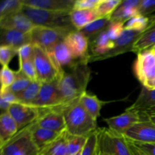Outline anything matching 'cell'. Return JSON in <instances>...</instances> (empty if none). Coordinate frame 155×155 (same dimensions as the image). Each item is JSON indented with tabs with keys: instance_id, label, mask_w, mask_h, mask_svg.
Listing matches in <instances>:
<instances>
[{
	"instance_id": "obj_1",
	"label": "cell",
	"mask_w": 155,
	"mask_h": 155,
	"mask_svg": "<svg viewBox=\"0 0 155 155\" xmlns=\"http://www.w3.org/2000/svg\"><path fill=\"white\" fill-rule=\"evenodd\" d=\"M88 64L87 60H77L67 68V71L64 70L59 83L64 107L80 98L86 92L91 79Z\"/></svg>"
},
{
	"instance_id": "obj_2",
	"label": "cell",
	"mask_w": 155,
	"mask_h": 155,
	"mask_svg": "<svg viewBox=\"0 0 155 155\" xmlns=\"http://www.w3.org/2000/svg\"><path fill=\"white\" fill-rule=\"evenodd\" d=\"M66 131L69 135L89 136L97 130L95 120L81 104L80 98L63 109Z\"/></svg>"
},
{
	"instance_id": "obj_3",
	"label": "cell",
	"mask_w": 155,
	"mask_h": 155,
	"mask_svg": "<svg viewBox=\"0 0 155 155\" xmlns=\"http://www.w3.org/2000/svg\"><path fill=\"white\" fill-rule=\"evenodd\" d=\"M22 12L35 26L60 30L68 35L77 31L70 18V13L42 10L24 5Z\"/></svg>"
},
{
	"instance_id": "obj_4",
	"label": "cell",
	"mask_w": 155,
	"mask_h": 155,
	"mask_svg": "<svg viewBox=\"0 0 155 155\" xmlns=\"http://www.w3.org/2000/svg\"><path fill=\"white\" fill-rule=\"evenodd\" d=\"M100 155H139L131 141L109 128H98Z\"/></svg>"
},
{
	"instance_id": "obj_5",
	"label": "cell",
	"mask_w": 155,
	"mask_h": 155,
	"mask_svg": "<svg viewBox=\"0 0 155 155\" xmlns=\"http://www.w3.org/2000/svg\"><path fill=\"white\" fill-rule=\"evenodd\" d=\"M32 124L20 130L8 143L0 148L3 155H46L33 142L31 136Z\"/></svg>"
},
{
	"instance_id": "obj_6",
	"label": "cell",
	"mask_w": 155,
	"mask_h": 155,
	"mask_svg": "<svg viewBox=\"0 0 155 155\" xmlns=\"http://www.w3.org/2000/svg\"><path fill=\"white\" fill-rule=\"evenodd\" d=\"M33 61L37 80L41 83L59 80L64 73V71L56 64L51 54L37 45H34Z\"/></svg>"
},
{
	"instance_id": "obj_7",
	"label": "cell",
	"mask_w": 155,
	"mask_h": 155,
	"mask_svg": "<svg viewBox=\"0 0 155 155\" xmlns=\"http://www.w3.org/2000/svg\"><path fill=\"white\" fill-rule=\"evenodd\" d=\"M60 80L59 79L50 83H42L39 95L31 106L40 110L54 108L63 110L64 106L59 86Z\"/></svg>"
},
{
	"instance_id": "obj_8",
	"label": "cell",
	"mask_w": 155,
	"mask_h": 155,
	"mask_svg": "<svg viewBox=\"0 0 155 155\" xmlns=\"http://www.w3.org/2000/svg\"><path fill=\"white\" fill-rule=\"evenodd\" d=\"M67 36L66 33L60 30L39 26H35L30 31L32 44L40 47L48 53L59 42L64 40Z\"/></svg>"
},
{
	"instance_id": "obj_9",
	"label": "cell",
	"mask_w": 155,
	"mask_h": 155,
	"mask_svg": "<svg viewBox=\"0 0 155 155\" xmlns=\"http://www.w3.org/2000/svg\"><path fill=\"white\" fill-rule=\"evenodd\" d=\"M142 33V32L124 30L121 36L116 41H114V45L111 50H110L106 54L101 56H98V57H92L89 55V63L92 61H102L104 59L110 58L115 57L119 54L132 51L133 45L136 41L139 39Z\"/></svg>"
},
{
	"instance_id": "obj_10",
	"label": "cell",
	"mask_w": 155,
	"mask_h": 155,
	"mask_svg": "<svg viewBox=\"0 0 155 155\" xmlns=\"http://www.w3.org/2000/svg\"><path fill=\"white\" fill-rule=\"evenodd\" d=\"M146 119L147 117L144 112L127 108V110L121 114L110 118H105L104 120L107 124L108 128L112 131L124 134L133 125Z\"/></svg>"
},
{
	"instance_id": "obj_11",
	"label": "cell",
	"mask_w": 155,
	"mask_h": 155,
	"mask_svg": "<svg viewBox=\"0 0 155 155\" xmlns=\"http://www.w3.org/2000/svg\"><path fill=\"white\" fill-rule=\"evenodd\" d=\"M136 77L145 86L148 81L155 78V52L148 50L138 54L133 67Z\"/></svg>"
},
{
	"instance_id": "obj_12",
	"label": "cell",
	"mask_w": 155,
	"mask_h": 155,
	"mask_svg": "<svg viewBox=\"0 0 155 155\" xmlns=\"http://www.w3.org/2000/svg\"><path fill=\"white\" fill-rule=\"evenodd\" d=\"M39 110V116L36 121L39 127L58 133L66 132V124L62 109Z\"/></svg>"
},
{
	"instance_id": "obj_13",
	"label": "cell",
	"mask_w": 155,
	"mask_h": 155,
	"mask_svg": "<svg viewBox=\"0 0 155 155\" xmlns=\"http://www.w3.org/2000/svg\"><path fill=\"white\" fill-rule=\"evenodd\" d=\"M8 114L15 121L20 131L36 122L39 116V110L33 106L17 102L11 105Z\"/></svg>"
},
{
	"instance_id": "obj_14",
	"label": "cell",
	"mask_w": 155,
	"mask_h": 155,
	"mask_svg": "<svg viewBox=\"0 0 155 155\" xmlns=\"http://www.w3.org/2000/svg\"><path fill=\"white\" fill-rule=\"evenodd\" d=\"M130 141L145 143H155V124L148 119L130 127L124 133Z\"/></svg>"
},
{
	"instance_id": "obj_15",
	"label": "cell",
	"mask_w": 155,
	"mask_h": 155,
	"mask_svg": "<svg viewBox=\"0 0 155 155\" xmlns=\"http://www.w3.org/2000/svg\"><path fill=\"white\" fill-rule=\"evenodd\" d=\"M64 42L69 47L75 60H87L89 61V42L79 30L69 33Z\"/></svg>"
},
{
	"instance_id": "obj_16",
	"label": "cell",
	"mask_w": 155,
	"mask_h": 155,
	"mask_svg": "<svg viewBox=\"0 0 155 155\" xmlns=\"http://www.w3.org/2000/svg\"><path fill=\"white\" fill-rule=\"evenodd\" d=\"M66 133L67 131L58 133L42 128L37 125L36 122L32 124L31 136L33 142L39 149L46 151L47 154L53 144L61 139Z\"/></svg>"
},
{
	"instance_id": "obj_17",
	"label": "cell",
	"mask_w": 155,
	"mask_h": 155,
	"mask_svg": "<svg viewBox=\"0 0 155 155\" xmlns=\"http://www.w3.org/2000/svg\"><path fill=\"white\" fill-rule=\"evenodd\" d=\"M24 5L42 10L71 13L75 0H21Z\"/></svg>"
},
{
	"instance_id": "obj_18",
	"label": "cell",
	"mask_w": 155,
	"mask_h": 155,
	"mask_svg": "<svg viewBox=\"0 0 155 155\" xmlns=\"http://www.w3.org/2000/svg\"><path fill=\"white\" fill-rule=\"evenodd\" d=\"M1 30H16L30 33L35 27L31 21L22 12L0 18Z\"/></svg>"
},
{
	"instance_id": "obj_19",
	"label": "cell",
	"mask_w": 155,
	"mask_h": 155,
	"mask_svg": "<svg viewBox=\"0 0 155 155\" xmlns=\"http://www.w3.org/2000/svg\"><path fill=\"white\" fill-rule=\"evenodd\" d=\"M1 45L12 47L18 50L23 45L32 43L30 33H24L16 30H1L0 33Z\"/></svg>"
},
{
	"instance_id": "obj_20",
	"label": "cell",
	"mask_w": 155,
	"mask_h": 155,
	"mask_svg": "<svg viewBox=\"0 0 155 155\" xmlns=\"http://www.w3.org/2000/svg\"><path fill=\"white\" fill-rule=\"evenodd\" d=\"M151 24L142 32L133 47V52L139 54L145 51L151 50L155 46V15L151 18Z\"/></svg>"
},
{
	"instance_id": "obj_21",
	"label": "cell",
	"mask_w": 155,
	"mask_h": 155,
	"mask_svg": "<svg viewBox=\"0 0 155 155\" xmlns=\"http://www.w3.org/2000/svg\"><path fill=\"white\" fill-rule=\"evenodd\" d=\"M128 108L139 112L155 111V89L142 86L137 99Z\"/></svg>"
},
{
	"instance_id": "obj_22",
	"label": "cell",
	"mask_w": 155,
	"mask_h": 155,
	"mask_svg": "<svg viewBox=\"0 0 155 155\" xmlns=\"http://www.w3.org/2000/svg\"><path fill=\"white\" fill-rule=\"evenodd\" d=\"M18 132V126L8 112L2 114L0 115V148L8 143Z\"/></svg>"
},
{
	"instance_id": "obj_23",
	"label": "cell",
	"mask_w": 155,
	"mask_h": 155,
	"mask_svg": "<svg viewBox=\"0 0 155 155\" xmlns=\"http://www.w3.org/2000/svg\"><path fill=\"white\" fill-rule=\"evenodd\" d=\"M49 54L54 58L56 64L62 70H64L65 68L71 66L76 61H77L74 59L69 47L68 46L64 40L61 41L58 45H56L51 52H49Z\"/></svg>"
},
{
	"instance_id": "obj_24",
	"label": "cell",
	"mask_w": 155,
	"mask_h": 155,
	"mask_svg": "<svg viewBox=\"0 0 155 155\" xmlns=\"http://www.w3.org/2000/svg\"><path fill=\"white\" fill-rule=\"evenodd\" d=\"M110 22L111 21H110V17L98 18L79 31L81 32L87 38L90 43L94 39H96L101 33L107 30Z\"/></svg>"
},
{
	"instance_id": "obj_25",
	"label": "cell",
	"mask_w": 155,
	"mask_h": 155,
	"mask_svg": "<svg viewBox=\"0 0 155 155\" xmlns=\"http://www.w3.org/2000/svg\"><path fill=\"white\" fill-rule=\"evenodd\" d=\"M70 18L77 30H80L86 26L98 19L94 9L91 10H73L70 13Z\"/></svg>"
},
{
	"instance_id": "obj_26",
	"label": "cell",
	"mask_w": 155,
	"mask_h": 155,
	"mask_svg": "<svg viewBox=\"0 0 155 155\" xmlns=\"http://www.w3.org/2000/svg\"><path fill=\"white\" fill-rule=\"evenodd\" d=\"M114 42L111 41L107 35V32L104 31L99 35L96 39L89 43L92 57H98L108 52L113 48Z\"/></svg>"
},
{
	"instance_id": "obj_27",
	"label": "cell",
	"mask_w": 155,
	"mask_h": 155,
	"mask_svg": "<svg viewBox=\"0 0 155 155\" xmlns=\"http://www.w3.org/2000/svg\"><path fill=\"white\" fill-rule=\"evenodd\" d=\"M80 101L89 115L97 121V119L101 114V110L104 102L96 95L89 94L86 92L80 97Z\"/></svg>"
},
{
	"instance_id": "obj_28",
	"label": "cell",
	"mask_w": 155,
	"mask_h": 155,
	"mask_svg": "<svg viewBox=\"0 0 155 155\" xmlns=\"http://www.w3.org/2000/svg\"><path fill=\"white\" fill-rule=\"evenodd\" d=\"M41 84L42 83L38 80L32 82L25 90L16 95L18 102L24 104H27V105H31L39 95Z\"/></svg>"
},
{
	"instance_id": "obj_29",
	"label": "cell",
	"mask_w": 155,
	"mask_h": 155,
	"mask_svg": "<svg viewBox=\"0 0 155 155\" xmlns=\"http://www.w3.org/2000/svg\"><path fill=\"white\" fill-rule=\"evenodd\" d=\"M122 0H99L95 8L98 18H108L120 5Z\"/></svg>"
},
{
	"instance_id": "obj_30",
	"label": "cell",
	"mask_w": 155,
	"mask_h": 155,
	"mask_svg": "<svg viewBox=\"0 0 155 155\" xmlns=\"http://www.w3.org/2000/svg\"><path fill=\"white\" fill-rule=\"evenodd\" d=\"M151 18L138 15L130 18L124 24V30L144 32L151 24Z\"/></svg>"
},
{
	"instance_id": "obj_31",
	"label": "cell",
	"mask_w": 155,
	"mask_h": 155,
	"mask_svg": "<svg viewBox=\"0 0 155 155\" xmlns=\"http://www.w3.org/2000/svg\"><path fill=\"white\" fill-rule=\"evenodd\" d=\"M138 15H139L138 8L120 5L110 15V18L111 21H119L125 24L128 20Z\"/></svg>"
},
{
	"instance_id": "obj_32",
	"label": "cell",
	"mask_w": 155,
	"mask_h": 155,
	"mask_svg": "<svg viewBox=\"0 0 155 155\" xmlns=\"http://www.w3.org/2000/svg\"><path fill=\"white\" fill-rule=\"evenodd\" d=\"M67 145L68 153L67 155H75L82 151L87 141L88 136H72L67 133Z\"/></svg>"
},
{
	"instance_id": "obj_33",
	"label": "cell",
	"mask_w": 155,
	"mask_h": 155,
	"mask_svg": "<svg viewBox=\"0 0 155 155\" xmlns=\"http://www.w3.org/2000/svg\"><path fill=\"white\" fill-rule=\"evenodd\" d=\"M21 0H3L0 2V18L22 12Z\"/></svg>"
},
{
	"instance_id": "obj_34",
	"label": "cell",
	"mask_w": 155,
	"mask_h": 155,
	"mask_svg": "<svg viewBox=\"0 0 155 155\" xmlns=\"http://www.w3.org/2000/svg\"><path fill=\"white\" fill-rule=\"evenodd\" d=\"M32 82L33 81L31 80H30L27 76L24 75L21 71L18 70V71H16V78H15L13 84L10 87L4 89V90H7L15 95H18L25 90Z\"/></svg>"
},
{
	"instance_id": "obj_35",
	"label": "cell",
	"mask_w": 155,
	"mask_h": 155,
	"mask_svg": "<svg viewBox=\"0 0 155 155\" xmlns=\"http://www.w3.org/2000/svg\"><path fill=\"white\" fill-rule=\"evenodd\" d=\"M81 155H100L98 147V128L88 136L86 145L82 150Z\"/></svg>"
},
{
	"instance_id": "obj_36",
	"label": "cell",
	"mask_w": 155,
	"mask_h": 155,
	"mask_svg": "<svg viewBox=\"0 0 155 155\" xmlns=\"http://www.w3.org/2000/svg\"><path fill=\"white\" fill-rule=\"evenodd\" d=\"M16 78V71L11 69L8 66L2 68L0 72V80H1V90L8 89L15 82Z\"/></svg>"
},
{
	"instance_id": "obj_37",
	"label": "cell",
	"mask_w": 155,
	"mask_h": 155,
	"mask_svg": "<svg viewBox=\"0 0 155 155\" xmlns=\"http://www.w3.org/2000/svg\"><path fill=\"white\" fill-rule=\"evenodd\" d=\"M67 133H65L61 139L53 144L50 148L47 155H67L68 145H67Z\"/></svg>"
},
{
	"instance_id": "obj_38",
	"label": "cell",
	"mask_w": 155,
	"mask_h": 155,
	"mask_svg": "<svg viewBox=\"0 0 155 155\" xmlns=\"http://www.w3.org/2000/svg\"><path fill=\"white\" fill-rule=\"evenodd\" d=\"M124 30V23L119 22V21H111L106 32L110 40L114 42L121 36Z\"/></svg>"
},
{
	"instance_id": "obj_39",
	"label": "cell",
	"mask_w": 155,
	"mask_h": 155,
	"mask_svg": "<svg viewBox=\"0 0 155 155\" xmlns=\"http://www.w3.org/2000/svg\"><path fill=\"white\" fill-rule=\"evenodd\" d=\"M15 54H18V50L5 45L0 46V63L2 66H8L12 59Z\"/></svg>"
},
{
	"instance_id": "obj_40",
	"label": "cell",
	"mask_w": 155,
	"mask_h": 155,
	"mask_svg": "<svg viewBox=\"0 0 155 155\" xmlns=\"http://www.w3.org/2000/svg\"><path fill=\"white\" fill-rule=\"evenodd\" d=\"M19 71H21L24 75L27 76L32 81H36V80H37L36 68H35L33 59V60L27 61L19 62Z\"/></svg>"
},
{
	"instance_id": "obj_41",
	"label": "cell",
	"mask_w": 155,
	"mask_h": 155,
	"mask_svg": "<svg viewBox=\"0 0 155 155\" xmlns=\"http://www.w3.org/2000/svg\"><path fill=\"white\" fill-rule=\"evenodd\" d=\"M19 62L27 61L34 58V45L32 43L27 44L18 50Z\"/></svg>"
},
{
	"instance_id": "obj_42",
	"label": "cell",
	"mask_w": 155,
	"mask_h": 155,
	"mask_svg": "<svg viewBox=\"0 0 155 155\" xmlns=\"http://www.w3.org/2000/svg\"><path fill=\"white\" fill-rule=\"evenodd\" d=\"M131 142L139 155H155V143H145L133 141H131Z\"/></svg>"
},
{
	"instance_id": "obj_43",
	"label": "cell",
	"mask_w": 155,
	"mask_h": 155,
	"mask_svg": "<svg viewBox=\"0 0 155 155\" xmlns=\"http://www.w3.org/2000/svg\"><path fill=\"white\" fill-rule=\"evenodd\" d=\"M138 11L139 15L148 17L155 12V0H142Z\"/></svg>"
},
{
	"instance_id": "obj_44",
	"label": "cell",
	"mask_w": 155,
	"mask_h": 155,
	"mask_svg": "<svg viewBox=\"0 0 155 155\" xmlns=\"http://www.w3.org/2000/svg\"><path fill=\"white\" fill-rule=\"evenodd\" d=\"M99 0H75L74 10H91L95 9Z\"/></svg>"
},
{
	"instance_id": "obj_45",
	"label": "cell",
	"mask_w": 155,
	"mask_h": 155,
	"mask_svg": "<svg viewBox=\"0 0 155 155\" xmlns=\"http://www.w3.org/2000/svg\"><path fill=\"white\" fill-rule=\"evenodd\" d=\"M147 117V119L155 124V111L144 112Z\"/></svg>"
},
{
	"instance_id": "obj_46",
	"label": "cell",
	"mask_w": 155,
	"mask_h": 155,
	"mask_svg": "<svg viewBox=\"0 0 155 155\" xmlns=\"http://www.w3.org/2000/svg\"><path fill=\"white\" fill-rule=\"evenodd\" d=\"M144 86L149 89H155V78L148 81Z\"/></svg>"
},
{
	"instance_id": "obj_47",
	"label": "cell",
	"mask_w": 155,
	"mask_h": 155,
	"mask_svg": "<svg viewBox=\"0 0 155 155\" xmlns=\"http://www.w3.org/2000/svg\"><path fill=\"white\" fill-rule=\"evenodd\" d=\"M151 51H154V52H155V46L154 47V48H152V49H151Z\"/></svg>"
},
{
	"instance_id": "obj_48",
	"label": "cell",
	"mask_w": 155,
	"mask_h": 155,
	"mask_svg": "<svg viewBox=\"0 0 155 155\" xmlns=\"http://www.w3.org/2000/svg\"><path fill=\"white\" fill-rule=\"evenodd\" d=\"M0 155H3V154H0Z\"/></svg>"
}]
</instances>
